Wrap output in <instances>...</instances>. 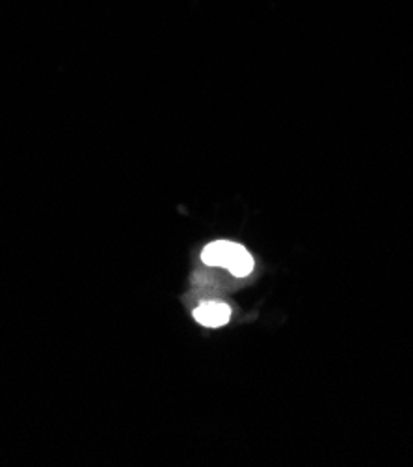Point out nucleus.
<instances>
[{"mask_svg":"<svg viewBox=\"0 0 413 467\" xmlns=\"http://www.w3.org/2000/svg\"><path fill=\"white\" fill-rule=\"evenodd\" d=\"M243 250H244V246H241V244L229 243V241H216V243H211L203 250L201 259L209 266H222V268L229 270V266L233 265V261L237 259V255Z\"/></svg>","mask_w":413,"mask_h":467,"instance_id":"1","label":"nucleus"},{"mask_svg":"<svg viewBox=\"0 0 413 467\" xmlns=\"http://www.w3.org/2000/svg\"><path fill=\"white\" fill-rule=\"evenodd\" d=\"M229 317H232V309L222 302H207L194 311V318L205 328H222L229 322Z\"/></svg>","mask_w":413,"mask_h":467,"instance_id":"2","label":"nucleus"},{"mask_svg":"<svg viewBox=\"0 0 413 467\" xmlns=\"http://www.w3.org/2000/svg\"><path fill=\"white\" fill-rule=\"evenodd\" d=\"M252 270H253V257L248 254L246 248L237 255L233 265L229 266V272H232L237 277H246V275L252 274Z\"/></svg>","mask_w":413,"mask_h":467,"instance_id":"3","label":"nucleus"}]
</instances>
